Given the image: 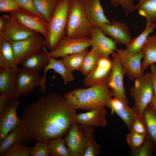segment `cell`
<instances>
[{"mask_svg":"<svg viewBox=\"0 0 156 156\" xmlns=\"http://www.w3.org/2000/svg\"><path fill=\"white\" fill-rule=\"evenodd\" d=\"M142 50L144 56L141 67L144 72L151 64H156V33L148 36Z\"/></svg>","mask_w":156,"mask_h":156,"instance_id":"cell-25","label":"cell"},{"mask_svg":"<svg viewBox=\"0 0 156 156\" xmlns=\"http://www.w3.org/2000/svg\"><path fill=\"white\" fill-rule=\"evenodd\" d=\"M113 96L107 83L86 88L76 89L64 95L75 109L90 110L105 107L107 101Z\"/></svg>","mask_w":156,"mask_h":156,"instance_id":"cell-2","label":"cell"},{"mask_svg":"<svg viewBox=\"0 0 156 156\" xmlns=\"http://www.w3.org/2000/svg\"></svg>","mask_w":156,"mask_h":156,"instance_id":"cell-48","label":"cell"},{"mask_svg":"<svg viewBox=\"0 0 156 156\" xmlns=\"http://www.w3.org/2000/svg\"><path fill=\"white\" fill-rule=\"evenodd\" d=\"M78 0L83 2L84 1H85L86 0Z\"/></svg>","mask_w":156,"mask_h":156,"instance_id":"cell-47","label":"cell"},{"mask_svg":"<svg viewBox=\"0 0 156 156\" xmlns=\"http://www.w3.org/2000/svg\"><path fill=\"white\" fill-rule=\"evenodd\" d=\"M22 8L14 0H0V12H9Z\"/></svg>","mask_w":156,"mask_h":156,"instance_id":"cell-41","label":"cell"},{"mask_svg":"<svg viewBox=\"0 0 156 156\" xmlns=\"http://www.w3.org/2000/svg\"><path fill=\"white\" fill-rule=\"evenodd\" d=\"M72 0H59L49 23V32L44 39V46L50 51L65 35L68 15Z\"/></svg>","mask_w":156,"mask_h":156,"instance_id":"cell-4","label":"cell"},{"mask_svg":"<svg viewBox=\"0 0 156 156\" xmlns=\"http://www.w3.org/2000/svg\"><path fill=\"white\" fill-rule=\"evenodd\" d=\"M13 100L9 95L4 93H0V116Z\"/></svg>","mask_w":156,"mask_h":156,"instance_id":"cell-43","label":"cell"},{"mask_svg":"<svg viewBox=\"0 0 156 156\" xmlns=\"http://www.w3.org/2000/svg\"><path fill=\"white\" fill-rule=\"evenodd\" d=\"M91 38H74L65 35L58 42L55 48L49 52L50 57L55 58L83 51L91 46Z\"/></svg>","mask_w":156,"mask_h":156,"instance_id":"cell-10","label":"cell"},{"mask_svg":"<svg viewBox=\"0 0 156 156\" xmlns=\"http://www.w3.org/2000/svg\"><path fill=\"white\" fill-rule=\"evenodd\" d=\"M10 19V16L3 14L0 18V31H1L8 21Z\"/></svg>","mask_w":156,"mask_h":156,"instance_id":"cell-45","label":"cell"},{"mask_svg":"<svg viewBox=\"0 0 156 156\" xmlns=\"http://www.w3.org/2000/svg\"><path fill=\"white\" fill-rule=\"evenodd\" d=\"M139 14L145 17L147 22L156 21V0H140L136 5Z\"/></svg>","mask_w":156,"mask_h":156,"instance_id":"cell-27","label":"cell"},{"mask_svg":"<svg viewBox=\"0 0 156 156\" xmlns=\"http://www.w3.org/2000/svg\"><path fill=\"white\" fill-rule=\"evenodd\" d=\"M91 37V46L102 57L109 58V55L117 49L112 39L107 37L98 27L92 26Z\"/></svg>","mask_w":156,"mask_h":156,"instance_id":"cell-16","label":"cell"},{"mask_svg":"<svg viewBox=\"0 0 156 156\" xmlns=\"http://www.w3.org/2000/svg\"><path fill=\"white\" fill-rule=\"evenodd\" d=\"M40 33L35 32L27 38L18 41H10L18 65L27 58L37 53L44 46V38Z\"/></svg>","mask_w":156,"mask_h":156,"instance_id":"cell-7","label":"cell"},{"mask_svg":"<svg viewBox=\"0 0 156 156\" xmlns=\"http://www.w3.org/2000/svg\"><path fill=\"white\" fill-rule=\"evenodd\" d=\"M93 126L75 122L68 130L64 139L71 156H82L88 142L94 133Z\"/></svg>","mask_w":156,"mask_h":156,"instance_id":"cell-6","label":"cell"},{"mask_svg":"<svg viewBox=\"0 0 156 156\" xmlns=\"http://www.w3.org/2000/svg\"><path fill=\"white\" fill-rule=\"evenodd\" d=\"M13 68L19 70L10 41L0 34V70Z\"/></svg>","mask_w":156,"mask_h":156,"instance_id":"cell-21","label":"cell"},{"mask_svg":"<svg viewBox=\"0 0 156 156\" xmlns=\"http://www.w3.org/2000/svg\"><path fill=\"white\" fill-rule=\"evenodd\" d=\"M20 104L19 101H13L0 116V143L10 131L20 125V119L18 117L16 113Z\"/></svg>","mask_w":156,"mask_h":156,"instance_id":"cell-15","label":"cell"},{"mask_svg":"<svg viewBox=\"0 0 156 156\" xmlns=\"http://www.w3.org/2000/svg\"><path fill=\"white\" fill-rule=\"evenodd\" d=\"M151 76L148 72L135 79L129 92L135 101L132 107L134 113L143 120L144 111L154 95Z\"/></svg>","mask_w":156,"mask_h":156,"instance_id":"cell-5","label":"cell"},{"mask_svg":"<svg viewBox=\"0 0 156 156\" xmlns=\"http://www.w3.org/2000/svg\"><path fill=\"white\" fill-rule=\"evenodd\" d=\"M59 0H32L38 12L49 23L54 13Z\"/></svg>","mask_w":156,"mask_h":156,"instance_id":"cell-29","label":"cell"},{"mask_svg":"<svg viewBox=\"0 0 156 156\" xmlns=\"http://www.w3.org/2000/svg\"><path fill=\"white\" fill-rule=\"evenodd\" d=\"M35 32L26 29L12 21L11 18L6 24L0 34L9 40L16 41L26 39Z\"/></svg>","mask_w":156,"mask_h":156,"instance_id":"cell-23","label":"cell"},{"mask_svg":"<svg viewBox=\"0 0 156 156\" xmlns=\"http://www.w3.org/2000/svg\"><path fill=\"white\" fill-rule=\"evenodd\" d=\"M76 109L58 93L38 98L25 109L20 118L17 142L25 144L62 137L75 121Z\"/></svg>","mask_w":156,"mask_h":156,"instance_id":"cell-1","label":"cell"},{"mask_svg":"<svg viewBox=\"0 0 156 156\" xmlns=\"http://www.w3.org/2000/svg\"><path fill=\"white\" fill-rule=\"evenodd\" d=\"M112 66L109 58L101 57L96 67L83 79L84 86L89 87L107 83Z\"/></svg>","mask_w":156,"mask_h":156,"instance_id":"cell-13","label":"cell"},{"mask_svg":"<svg viewBox=\"0 0 156 156\" xmlns=\"http://www.w3.org/2000/svg\"><path fill=\"white\" fill-rule=\"evenodd\" d=\"M111 22V24H104L99 27L105 35L111 37L116 44L127 46L132 39L127 24L116 20Z\"/></svg>","mask_w":156,"mask_h":156,"instance_id":"cell-14","label":"cell"},{"mask_svg":"<svg viewBox=\"0 0 156 156\" xmlns=\"http://www.w3.org/2000/svg\"><path fill=\"white\" fill-rule=\"evenodd\" d=\"M62 137L56 138L48 142V148L49 156H71Z\"/></svg>","mask_w":156,"mask_h":156,"instance_id":"cell-32","label":"cell"},{"mask_svg":"<svg viewBox=\"0 0 156 156\" xmlns=\"http://www.w3.org/2000/svg\"><path fill=\"white\" fill-rule=\"evenodd\" d=\"M11 20L24 28L40 34L45 39L49 32V23L36 14L23 8L10 13Z\"/></svg>","mask_w":156,"mask_h":156,"instance_id":"cell-8","label":"cell"},{"mask_svg":"<svg viewBox=\"0 0 156 156\" xmlns=\"http://www.w3.org/2000/svg\"><path fill=\"white\" fill-rule=\"evenodd\" d=\"M44 68V73L40 86V92L42 94H44L46 92V74L48 71L50 69L53 70L56 73L61 75L65 85H66L69 82L74 80V75L72 72L66 68L61 59L57 60L55 57L49 56V63Z\"/></svg>","mask_w":156,"mask_h":156,"instance_id":"cell-18","label":"cell"},{"mask_svg":"<svg viewBox=\"0 0 156 156\" xmlns=\"http://www.w3.org/2000/svg\"><path fill=\"white\" fill-rule=\"evenodd\" d=\"M32 148L26 146L25 144L16 142L4 156H29Z\"/></svg>","mask_w":156,"mask_h":156,"instance_id":"cell-36","label":"cell"},{"mask_svg":"<svg viewBox=\"0 0 156 156\" xmlns=\"http://www.w3.org/2000/svg\"><path fill=\"white\" fill-rule=\"evenodd\" d=\"M47 141H36L34 146L30 150V156H49Z\"/></svg>","mask_w":156,"mask_h":156,"instance_id":"cell-39","label":"cell"},{"mask_svg":"<svg viewBox=\"0 0 156 156\" xmlns=\"http://www.w3.org/2000/svg\"><path fill=\"white\" fill-rule=\"evenodd\" d=\"M49 52L44 47L37 53L26 59L23 63L22 66L33 71L39 72L49 62Z\"/></svg>","mask_w":156,"mask_h":156,"instance_id":"cell-24","label":"cell"},{"mask_svg":"<svg viewBox=\"0 0 156 156\" xmlns=\"http://www.w3.org/2000/svg\"><path fill=\"white\" fill-rule=\"evenodd\" d=\"M105 106L118 115L130 130L135 114L132 107L114 97L107 101Z\"/></svg>","mask_w":156,"mask_h":156,"instance_id":"cell-22","label":"cell"},{"mask_svg":"<svg viewBox=\"0 0 156 156\" xmlns=\"http://www.w3.org/2000/svg\"><path fill=\"white\" fill-rule=\"evenodd\" d=\"M92 27L85 13L83 2L72 0L68 13L65 35L74 38H90Z\"/></svg>","mask_w":156,"mask_h":156,"instance_id":"cell-3","label":"cell"},{"mask_svg":"<svg viewBox=\"0 0 156 156\" xmlns=\"http://www.w3.org/2000/svg\"><path fill=\"white\" fill-rule=\"evenodd\" d=\"M143 120L148 134L153 140L156 150V113L149 105L144 111Z\"/></svg>","mask_w":156,"mask_h":156,"instance_id":"cell-30","label":"cell"},{"mask_svg":"<svg viewBox=\"0 0 156 156\" xmlns=\"http://www.w3.org/2000/svg\"><path fill=\"white\" fill-rule=\"evenodd\" d=\"M18 70L13 68L0 70V93L6 94L14 100H17L20 96L16 81Z\"/></svg>","mask_w":156,"mask_h":156,"instance_id":"cell-19","label":"cell"},{"mask_svg":"<svg viewBox=\"0 0 156 156\" xmlns=\"http://www.w3.org/2000/svg\"><path fill=\"white\" fill-rule=\"evenodd\" d=\"M14 0L22 8L25 9L31 12L36 14V15L42 19L45 20L36 9L32 0Z\"/></svg>","mask_w":156,"mask_h":156,"instance_id":"cell-42","label":"cell"},{"mask_svg":"<svg viewBox=\"0 0 156 156\" xmlns=\"http://www.w3.org/2000/svg\"><path fill=\"white\" fill-rule=\"evenodd\" d=\"M83 5L85 13L92 26L99 27L104 24H111L104 14L100 0H86Z\"/></svg>","mask_w":156,"mask_h":156,"instance_id":"cell-17","label":"cell"},{"mask_svg":"<svg viewBox=\"0 0 156 156\" xmlns=\"http://www.w3.org/2000/svg\"><path fill=\"white\" fill-rule=\"evenodd\" d=\"M116 52L126 74L131 81H133L144 74L141 69V60L144 53L140 52L131 54L123 49H117Z\"/></svg>","mask_w":156,"mask_h":156,"instance_id":"cell-11","label":"cell"},{"mask_svg":"<svg viewBox=\"0 0 156 156\" xmlns=\"http://www.w3.org/2000/svg\"><path fill=\"white\" fill-rule=\"evenodd\" d=\"M149 105L152 109L156 113V96L153 95Z\"/></svg>","mask_w":156,"mask_h":156,"instance_id":"cell-46","label":"cell"},{"mask_svg":"<svg viewBox=\"0 0 156 156\" xmlns=\"http://www.w3.org/2000/svg\"><path fill=\"white\" fill-rule=\"evenodd\" d=\"M102 57L93 47L86 54L81 69L82 74L87 76L97 66L100 59Z\"/></svg>","mask_w":156,"mask_h":156,"instance_id":"cell-31","label":"cell"},{"mask_svg":"<svg viewBox=\"0 0 156 156\" xmlns=\"http://www.w3.org/2000/svg\"><path fill=\"white\" fill-rule=\"evenodd\" d=\"M42 77L39 73L22 67L19 68L16 77L18 91L20 96H26L40 86Z\"/></svg>","mask_w":156,"mask_h":156,"instance_id":"cell-12","label":"cell"},{"mask_svg":"<svg viewBox=\"0 0 156 156\" xmlns=\"http://www.w3.org/2000/svg\"><path fill=\"white\" fill-rule=\"evenodd\" d=\"M101 147L96 141L93 133L90 138L82 156H97L101 152Z\"/></svg>","mask_w":156,"mask_h":156,"instance_id":"cell-38","label":"cell"},{"mask_svg":"<svg viewBox=\"0 0 156 156\" xmlns=\"http://www.w3.org/2000/svg\"><path fill=\"white\" fill-rule=\"evenodd\" d=\"M147 134H140L130 131L127 135L126 140L131 149H136L140 147L144 142Z\"/></svg>","mask_w":156,"mask_h":156,"instance_id":"cell-35","label":"cell"},{"mask_svg":"<svg viewBox=\"0 0 156 156\" xmlns=\"http://www.w3.org/2000/svg\"><path fill=\"white\" fill-rule=\"evenodd\" d=\"M106 112L105 107L94 109L86 113L77 114L75 121L87 126L105 127L107 124Z\"/></svg>","mask_w":156,"mask_h":156,"instance_id":"cell-20","label":"cell"},{"mask_svg":"<svg viewBox=\"0 0 156 156\" xmlns=\"http://www.w3.org/2000/svg\"><path fill=\"white\" fill-rule=\"evenodd\" d=\"M130 131L140 134H148L144 120L135 114Z\"/></svg>","mask_w":156,"mask_h":156,"instance_id":"cell-40","label":"cell"},{"mask_svg":"<svg viewBox=\"0 0 156 156\" xmlns=\"http://www.w3.org/2000/svg\"><path fill=\"white\" fill-rule=\"evenodd\" d=\"M156 27V23L147 22L146 27L141 34L134 39H132L126 46V50L131 54H134L142 51L149 34Z\"/></svg>","mask_w":156,"mask_h":156,"instance_id":"cell-26","label":"cell"},{"mask_svg":"<svg viewBox=\"0 0 156 156\" xmlns=\"http://www.w3.org/2000/svg\"><path fill=\"white\" fill-rule=\"evenodd\" d=\"M150 69L151 73V81L153 86V95L156 96V64L150 65Z\"/></svg>","mask_w":156,"mask_h":156,"instance_id":"cell-44","label":"cell"},{"mask_svg":"<svg viewBox=\"0 0 156 156\" xmlns=\"http://www.w3.org/2000/svg\"><path fill=\"white\" fill-rule=\"evenodd\" d=\"M88 52L87 48L79 52L66 55L61 60L70 71L80 70L85 57Z\"/></svg>","mask_w":156,"mask_h":156,"instance_id":"cell-28","label":"cell"},{"mask_svg":"<svg viewBox=\"0 0 156 156\" xmlns=\"http://www.w3.org/2000/svg\"><path fill=\"white\" fill-rule=\"evenodd\" d=\"M115 7L120 5L124 10L125 14L128 16L137 10L136 5L134 4V0H109Z\"/></svg>","mask_w":156,"mask_h":156,"instance_id":"cell-37","label":"cell"},{"mask_svg":"<svg viewBox=\"0 0 156 156\" xmlns=\"http://www.w3.org/2000/svg\"><path fill=\"white\" fill-rule=\"evenodd\" d=\"M154 148V142L148 134L142 146L136 149H131L130 155L133 156H151Z\"/></svg>","mask_w":156,"mask_h":156,"instance_id":"cell-34","label":"cell"},{"mask_svg":"<svg viewBox=\"0 0 156 156\" xmlns=\"http://www.w3.org/2000/svg\"><path fill=\"white\" fill-rule=\"evenodd\" d=\"M21 132L19 125L17 126L8 134L0 145V156H4L7 152L17 142Z\"/></svg>","mask_w":156,"mask_h":156,"instance_id":"cell-33","label":"cell"},{"mask_svg":"<svg viewBox=\"0 0 156 156\" xmlns=\"http://www.w3.org/2000/svg\"><path fill=\"white\" fill-rule=\"evenodd\" d=\"M112 66L107 81L114 98L128 105V101L123 86V78L126 74L116 52L111 54Z\"/></svg>","mask_w":156,"mask_h":156,"instance_id":"cell-9","label":"cell"}]
</instances>
